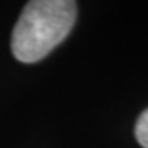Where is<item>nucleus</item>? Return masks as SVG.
Segmentation results:
<instances>
[{
	"label": "nucleus",
	"instance_id": "obj_1",
	"mask_svg": "<svg viewBox=\"0 0 148 148\" xmlns=\"http://www.w3.org/2000/svg\"><path fill=\"white\" fill-rule=\"evenodd\" d=\"M77 5L73 0L28 2L12 33V53L21 63H36L73 30Z\"/></svg>",
	"mask_w": 148,
	"mask_h": 148
},
{
	"label": "nucleus",
	"instance_id": "obj_2",
	"mask_svg": "<svg viewBox=\"0 0 148 148\" xmlns=\"http://www.w3.org/2000/svg\"><path fill=\"white\" fill-rule=\"evenodd\" d=\"M135 135H137L138 143L143 148H148V109L138 117L137 125H135Z\"/></svg>",
	"mask_w": 148,
	"mask_h": 148
}]
</instances>
